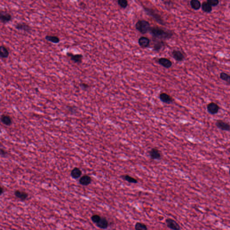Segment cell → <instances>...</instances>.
Segmentation results:
<instances>
[{"instance_id": "obj_1", "label": "cell", "mask_w": 230, "mask_h": 230, "mask_svg": "<svg viewBox=\"0 0 230 230\" xmlns=\"http://www.w3.org/2000/svg\"><path fill=\"white\" fill-rule=\"evenodd\" d=\"M149 32L152 37L160 40L170 39L173 36V33L170 31L165 30L159 27H151Z\"/></svg>"}, {"instance_id": "obj_2", "label": "cell", "mask_w": 230, "mask_h": 230, "mask_svg": "<svg viewBox=\"0 0 230 230\" xmlns=\"http://www.w3.org/2000/svg\"><path fill=\"white\" fill-rule=\"evenodd\" d=\"M143 9H144L145 12L147 13V14L154 19L157 23L162 25H165V22L162 16L154 9L147 7H143Z\"/></svg>"}, {"instance_id": "obj_3", "label": "cell", "mask_w": 230, "mask_h": 230, "mask_svg": "<svg viewBox=\"0 0 230 230\" xmlns=\"http://www.w3.org/2000/svg\"><path fill=\"white\" fill-rule=\"evenodd\" d=\"M136 29L142 34H146L150 32L151 27L150 23L145 20H139L135 24Z\"/></svg>"}, {"instance_id": "obj_4", "label": "cell", "mask_w": 230, "mask_h": 230, "mask_svg": "<svg viewBox=\"0 0 230 230\" xmlns=\"http://www.w3.org/2000/svg\"><path fill=\"white\" fill-rule=\"evenodd\" d=\"M66 55L74 63L79 64L82 63L83 56L81 54H74L71 52H67Z\"/></svg>"}, {"instance_id": "obj_5", "label": "cell", "mask_w": 230, "mask_h": 230, "mask_svg": "<svg viewBox=\"0 0 230 230\" xmlns=\"http://www.w3.org/2000/svg\"><path fill=\"white\" fill-rule=\"evenodd\" d=\"M165 223L168 228L172 230H181V227L179 224L173 219L167 218L165 219Z\"/></svg>"}, {"instance_id": "obj_6", "label": "cell", "mask_w": 230, "mask_h": 230, "mask_svg": "<svg viewBox=\"0 0 230 230\" xmlns=\"http://www.w3.org/2000/svg\"><path fill=\"white\" fill-rule=\"evenodd\" d=\"M12 14L6 11H1L0 12V20L3 24H7L12 20Z\"/></svg>"}, {"instance_id": "obj_7", "label": "cell", "mask_w": 230, "mask_h": 230, "mask_svg": "<svg viewBox=\"0 0 230 230\" xmlns=\"http://www.w3.org/2000/svg\"><path fill=\"white\" fill-rule=\"evenodd\" d=\"M220 109V107L217 103L210 102L207 105V110L208 113L212 115H215L218 113Z\"/></svg>"}, {"instance_id": "obj_8", "label": "cell", "mask_w": 230, "mask_h": 230, "mask_svg": "<svg viewBox=\"0 0 230 230\" xmlns=\"http://www.w3.org/2000/svg\"><path fill=\"white\" fill-rule=\"evenodd\" d=\"M216 126L218 128L223 131H230V124L229 123L222 120H217Z\"/></svg>"}, {"instance_id": "obj_9", "label": "cell", "mask_w": 230, "mask_h": 230, "mask_svg": "<svg viewBox=\"0 0 230 230\" xmlns=\"http://www.w3.org/2000/svg\"><path fill=\"white\" fill-rule=\"evenodd\" d=\"M149 156L152 159L160 160L162 157L161 152L157 148H152L149 151Z\"/></svg>"}, {"instance_id": "obj_10", "label": "cell", "mask_w": 230, "mask_h": 230, "mask_svg": "<svg viewBox=\"0 0 230 230\" xmlns=\"http://www.w3.org/2000/svg\"><path fill=\"white\" fill-rule=\"evenodd\" d=\"M15 28L18 30L26 32H30L32 30L29 25L24 23H17L15 25Z\"/></svg>"}, {"instance_id": "obj_11", "label": "cell", "mask_w": 230, "mask_h": 230, "mask_svg": "<svg viewBox=\"0 0 230 230\" xmlns=\"http://www.w3.org/2000/svg\"><path fill=\"white\" fill-rule=\"evenodd\" d=\"M172 55L173 58L177 62H181L185 60V56L184 54L180 50H173L172 53Z\"/></svg>"}, {"instance_id": "obj_12", "label": "cell", "mask_w": 230, "mask_h": 230, "mask_svg": "<svg viewBox=\"0 0 230 230\" xmlns=\"http://www.w3.org/2000/svg\"><path fill=\"white\" fill-rule=\"evenodd\" d=\"M160 100L166 104H170L174 101V99L170 95L166 93H162L159 95Z\"/></svg>"}, {"instance_id": "obj_13", "label": "cell", "mask_w": 230, "mask_h": 230, "mask_svg": "<svg viewBox=\"0 0 230 230\" xmlns=\"http://www.w3.org/2000/svg\"><path fill=\"white\" fill-rule=\"evenodd\" d=\"M158 63L166 68H170L172 66V62L170 60L165 58H161L159 59Z\"/></svg>"}, {"instance_id": "obj_14", "label": "cell", "mask_w": 230, "mask_h": 230, "mask_svg": "<svg viewBox=\"0 0 230 230\" xmlns=\"http://www.w3.org/2000/svg\"><path fill=\"white\" fill-rule=\"evenodd\" d=\"M138 43L142 48H145L150 45V40L147 37H142L139 38Z\"/></svg>"}, {"instance_id": "obj_15", "label": "cell", "mask_w": 230, "mask_h": 230, "mask_svg": "<svg viewBox=\"0 0 230 230\" xmlns=\"http://www.w3.org/2000/svg\"><path fill=\"white\" fill-rule=\"evenodd\" d=\"M98 227L102 229H106L109 226V221L105 217H102L100 221L96 224Z\"/></svg>"}, {"instance_id": "obj_16", "label": "cell", "mask_w": 230, "mask_h": 230, "mask_svg": "<svg viewBox=\"0 0 230 230\" xmlns=\"http://www.w3.org/2000/svg\"><path fill=\"white\" fill-rule=\"evenodd\" d=\"M92 182V178L91 176L88 175H84L80 178L79 180V183L83 186H88L91 184Z\"/></svg>"}, {"instance_id": "obj_17", "label": "cell", "mask_w": 230, "mask_h": 230, "mask_svg": "<svg viewBox=\"0 0 230 230\" xmlns=\"http://www.w3.org/2000/svg\"><path fill=\"white\" fill-rule=\"evenodd\" d=\"M14 195L18 199L23 201L26 200L28 196V194L26 192L21 191L19 190H17L14 191Z\"/></svg>"}, {"instance_id": "obj_18", "label": "cell", "mask_w": 230, "mask_h": 230, "mask_svg": "<svg viewBox=\"0 0 230 230\" xmlns=\"http://www.w3.org/2000/svg\"><path fill=\"white\" fill-rule=\"evenodd\" d=\"M1 121L6 126H11L13 122L12 118L9 115L3 114L1 116Z\"/></svg>"}, {"instance_id": "obj_19", "label": "cell", "mask_w": 230, "mask_h": 230, "mask_svg": "<svg viewBox=\"0 0 230 230\" xmlns=\"http://www.w3.org/2000/svg\"><path fill=\"white\" fill-rule=\"evenodd\" d=\"M9 52L7 48L5 45H1L0 47V57L1 59H6L9 56Z\"/></svg>"}, {"instance_id": "obj_20", "label": "cell", "mask_w": 230, "mask_h": 230, "mask_svg": "<svg viewBox=\"0 0 230 230\" xmlns=\"http://www.w3.org/2000/svg\"><path fill=\"white\" fill-rule=\"evenodd\" d=\"M45 39L48 42L54 44H58L60 42V37L55 35H46Z\"/></svg>"}, {"instance_id": "obj_21", "label": "cell", "mask_w": 230, "mask_h": 230, "mask_svg": "<svg viewBox=\"0 0 230 230\" xmlns=\"http://www.w3.org/2000/svg\"><path fill=\"white\" fill-rule=\"evenodd\" d=\"M201 9L204 12L210 13L213 11V7L210 6L207 1H203L201 4Z\"/></svg>"}, {"instance_id": "obj_22", "label": "cell", "mask_w": 230, "mask_h": 230, "mask_svg": "<svg viewBox=\"0 0 230 230\" xmlns=\"http://www.w3.org/2000/svg\"><path fill=\"white\" fill-rule=\"evenodd\" d=\"M190 5L191 8L195 11L199 10L201 7V3L198 0H191L190 2Z\"/></svg>"}, {"instance_id": "obj_23", "label": "cell", "mask_w": 230, "mask_h": 230, "mask_svg": "<svg viewBox=\"0 0 230 230\" xmlns=\"http://www.w3.org/2000/svg\"><path fill=\"white\" fill-rule=\"evenodd\" d=\"M121 177L124 180L128 182L129 183L135 184V183H138V180L136 178L128 175H123Z\"/></svg>"}, {"instance_id": "obj_24", "label": "cell", "mask_w": 230, "mask_h": 230, "mask_svg": "<svg viewBox=\"0 0 230 230\" xmlns=\"http://www.w3.org/2000/svg\"><path fill=\"white\" fill-rule=\"evenodd\" d=\"M81 175H82V171L79 168H77V167L74 168L71 171V176L74 179H77V178L80 177Z\"/></svg>"}, {"instance_id": "obj_25", "label": "cell", "mask_w": 230, "mask_h": 230, "mask_svg": "<svg viewBox=\"0 0 230 230\" xmlns=\"http://www.w3.org/2000/svg\"><path fill=\"white\" fill-rule=\"evenodd\" d=\"M219 77L222 80L225 81L227 84L230 85V75L225 72H222L220 74Z\"/></svg>"}, {"instance_id": "obj_26", "label": "cell", "mask_w": 230, "mask_h": 230, "mask_svg": "<svg viewBox=\"0 0 230 230\" xmlns=\"http://www.w3.org/2000/svg\"><path fill=\"white\" fill-rule=\"evenodd\" d=\"M165 43L162 40L158 41L154 44L153 50L156 51H159L165 46Z\"/></svg>"}, {"instance_id": "obj_27", "label": "cell", "mask_w": 230, "mask_h": 230, "mask_svg": "<svg viewBox=\"0 0 230 230\" xmlns=\"http://www.w3.org/2000/svg\"><path fill=\"white\" fill-rule=\"evenodd\" d=\"M134 229L135 230H148L147 226L141 222H137L135 224Z\"/></svg>"}, {"instance_id": "obj_28", "label": "cell", "mask_w": 230, "mask_h": 230, "mask_svg": "<svg viewBox=\"0 0 230 230\" xmlns=\"http://www.w3.org/2000/svg\"><path fill=\"white\" fill-rule=\"evenodd\" d=\"M102 217L98 215V214H93L91 218V219L93 223L95 224H96L97 223H98L100 220L101 219Z\"/></svg>"}, {"instance_id": "obj_29", "label": "cell", "mask_w": 230, "mask_h": 230, "mask_svg": "<svg viewBox=\"0 0 230 230\" xmlns=\"http://www.w3.org/2000/svg\"><path fill=\"white\" fill-rule=\"evenodd\" d=\"M118 4L121 8L125 9L128 5V2L126 0H119L118 1Z\"/></svg>"}, {"instance_id": "obj_30", "label": "cell", "mask_w": 230, "mask_h": 230, "mask_svg": "<svg viewBox=\"0 0 230 230\" xmlns=\"http://www.w3.org/2000/svg\"><path fill=\"white\" fill-rule=\"evenodd\" d=\"M207 1L212 7L217 6L219 4L220 2L218 0H207Z\"/></svg>"}, {"instance_id": "obj_31", "label": "cell", "mask_w": 230, "mask_h": 230, "mask_svg": "<svg viewBox=\"0 0 230 230\" xmlns=\"http://www.w3.org/2000/svg\"><path fill=\"white\" fill-rule=\"evenodd\" d=\"M79 86L80 88L84 91L88 90L90 87V86L87 83H85V82H81Z\"/></svg>"}, {"instance_id": "obj_32", "label": "cell", "mask_w": 230, "mask_h": 230, "mask_svg": "<svg viewBox=\"0 0 230 230\" xmlns=\"http://www.w3.org/2000/svg\"><path fill=\"white\" fill-rule=\"evenodd\" d=\"M6 152L4 149H1V156H4H4L6 155Z\"/></svg>"}, {"instance_id": "obj_33", "label": "cell", "mask_w": 230, "mask_h": 230, "mask_svg": "<svg viewBox=\"0 0 230 230\" xmlns=\"http://www.w3.org/2000/svg\"><path fill=\"white\" fill-rule=\"evenodd\" d=\"M79 6L80 8H82L83 9H84L86 8V4L83 2H80L79 3Z\"/></svg>"}, {"instance_id": "obj_34", "label": "cell", "mask_w": 230, "mask_h": 230, "mask_svg": "<svg viewBox=\"0 0 230 230\" xmlns=\"http://www.w3.org/2000/svg\"><path fill=\"white\" fill-rule=\"evenodd\" d=\"M3 193H4V189L2 187H1V190H0L1 195H2Z\"/></svg>"}, {"instance_id": "obj_35", "label": "cell", "mask_w": 230, "mask_h": 230, "mask_svg": "<svg viewBox=\"0 0 230 230\" xmlns=\"http://www.w3.org/2000/svg\"><path fill=\"white\" fill-rule=\"evenodd\" d=\"M229 174H230V170H229Z\"/></svg>"}]
</instances>
